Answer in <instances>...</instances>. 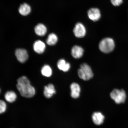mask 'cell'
Here are the masks:
<instances>
[{
  "label": "cell",
  "mask_w": 128,
  "mask_h": 128,
  "mask_svg": "<svg viewBox=\"0 0 128 128\" xmlns=\"http://www.w3.org/2000/svg\"><path fill=\"white\" fill-rule=\"evenodd\" d=\"M17 87L20 95L26 98L33 97L36 94L34 88L32 86L28 78L23 76L17 80Z\"/></svg>",
  "instance_id": "6da1fadb"
},
{
  "label": "cell",
  "mask_w": 128,
  "mask_h": 128,
  "mask_svg": "<svg viewBox=\"0 0 128 128\" xmlns=\"http://www.w3.org/2000/svg\"><path fill=\"white\" fill-rule=\"evenodd\" d=\"M78 73L80 78L85 81L92 79L94 76L90 67L85 63L81 64L80 68L78 70Z\"/></svg>",
  "instance_id": "3957f363"
},
{
  "label": "cell",
  "mask_w": 128,
  "mask_h": 128,
  "mask_svg": "<svg viewBox=\"0 0 128 128\" xmlns=\"http://www.w3.org/2000/svg\"><path fill=\"white\" fill-rule=\"evenodd\" d=\"M104 118V116L100 112H95L93 114L92 116L93 122L98 126L103 124Z\"/></svg>",
  "instance_id": "7c38bea8"
},
{
  "label": "cell",
  "mask_w": 128,
  "mask_h": 128,
  "mask_svg": "<svg viewBox=\"0 0 128 128\" xmlns=\"http://www.w3.org/2000/svg\"><path fill=\"white\" fill-rule=\"evenodd\" d=\"M17 96L16 93L13 91H8L4 95V98L7 102L10 103L14 102L17 98Z\"/></svg>",
  "instance_id": "2e32d148"
},
{
  "label": "cell",
  "mask_w": 128,
  "mask_h": 128,
  "mask_svg": "<svg viewBox=\"0 0 128 128\" xmlns=\"http://www.w3.org/2000/svg\"><path fill=\"white\" fill-rule=\"evenodd\" d=\"M70 89L72 97L74 98H79L80 92V88L79 85L76 83H73L70 86Z\"/></svg>",
  "instance_id": "8fae6325"
},
{
  "label": "cell",
  "mask_w": 128,
  "mask_h": 128,
  "mask_svg": "<svg viewBox=\"0 0 128 128\" xmlns=\"http://www.w3.org/2000/svg\"><path fill=\"white\" fill-rule=\"evenodd\" d=\"M115 46L114 41L112 38H104L100 42L99 48L102 52L108 54L112 52Z\"/></svg>",
  "instance_id": "7a4b0ae2"
},
{
  "label": "cell",
  "mask_w": 128,
  "mask_h": 128,
  "mask_svg": "<svg viewBox=\"0 0 128 128\" xmlns=\"http://www.w3.org/2000/svg\"><path fill=\"white\" fill-rule=\"evenodd\" d=\"M58 68L64 72L69 71L70 68V64L66 62L64 59H60L57 63Z\"/></svg>",
  "instance_id": "5bb4252c"
},
{
  "label": "cell",
  "mask_w": 128,
  "mask_h": 128,
  "mask_svg": "<svg viewBox=\"0 0 128 128\" xmlns=\"http://www.w3.org/2000/svg\"><path fill=\"white\" fill-rule=\"evenodd\" d=\"M58 40V38L56 35L55 34L52 33L49 34L48 36L46 42L49 46H52L55 45L56 44Z\"/></svg>",
  "instance_id": "e0dca14e"
},
{
  "label": "cell",
  "mask_w": 128,
  "mask_h": 128,
  "mask_svg": "<svg viewBox=\"0 0 128 128\" xmlns=\"http://www.w3.org/2000/svg\"><path fill=\"white\" fill-rule=\"evenodd\" d=\"M34 31L38 36H44L47 33V28L45 26L42 24H40L35 27Z\"/></svg>",
  "instance_id": "4fadbf2b"
},
{
  "label": "cell",
  "mask_w": 128,
  "mask_h": 128,
  "mask_svg": "<svg viewBox=\"0 0 128 128\" xmlns=\"http://www.w3.org/2000/svg\"><path fill=\"white\" fill-rule=\"evenodd\" d=\"M15 55L18 60L21 63L26 62L28 58V52L24 49H17L15 52Z\"/></svg>",
  "instance_id": "52a82bcc"
},
{
  "label": "cell",
  "mask_w": 128,
  "mask_h": 128,
  "mask_svg": "<svg viewBox=\"0 0 128 128\" xmlns=\"http://www.w3.org/2000/svg\"><path fill=\"white\" fill-rule=\"evenodd\" d=\"M56 93L55 87L52 84H49L47 86H45L44 94L46 98H50Z\"/></svg>",
  "instance_id": "30bf717a"
},
{
  "label": "cell",
  "mask_w": 128,
  "mask_h": 128,
  "mask_svg": "<svg viewBox=\"0 0 128 128\" xmlns=\"http://www.w3.org/2000/svg\"><path fill=\"white\" fill-rule=\"evenodd\" d=\"M88 17L93 22L98 20L101 16L100 11L97 8H92L88 11Z\"/></svg>",
  "instance_id": "8992f818"
},
{
  "label": "cell",
  "mask_w": 128,
  "mask_h": 128,
  "mask_svg": "<svg viewBox=\"0 0 128 128\" xmlns=\"http://www.w3.org/2000/svg\"><path fill=\"white\" fill-rule=\"evenodd\" d=\"M7 108V104L6 102L0 100V114L4 113L6 111Z\"/></svg>",
  "instance_id": "d6986e66"
},
{
  "label": "cell",
  "mask_w": 128,
  "mask_h": 128,
  "mask_svg": "<svg viewBox=\"0 0 128 128\" xmlns=\"http://www.w3.org/2000/svg\"><path fill=\"white\" fill-rule=\"evenodd\" d=\"M31 8L28 4H24L21 5L19 9V12L21 15L26 16L28 15L31 12Z\"/></svg>",
  "instance_id": "9a60e30c"
},
{
  "label": "cell",
  "mask_w": 128,
  "mask_h": 128,
  "mask_svg": "<svg viewBox=\"0 0 128 128\" xmlns=\"http://www.w3.org/2000/svg\"><path fill=\"white\" fill-rule=\"evenodd\" d=\"M0 92H1V90H0Z\"/></svg>",
  "instance_id": "44dd1931"
},
{
  "label": "cell",
  "mask_w": 128,
  "mask_h": 128,
  "mask_svg": "<svg viewBox=\"0 0 128 128\" xmlns=\"http://www.w3.org/2000/svg\"><path fill=\"white\" fill-rule=\"evenodd\" d=\"M41 72L43 76L47 77H49L52 75V69L50 66L47 65H45L42 67Z\"/></svg>",
  "instance_id": "ac0fdd59"
},
{
  "label": "cell",
  "mask_w": 128,
  "mask_h": 128,
  "mask_svg": "<svg viewBox=\"0 0 128 128\" xmlns=\"http://www.w3.org/2000/svg\"><path fill=\"white\" fill-rule=\"evenodd\" d=\"M73 32L76 38H81L86 36V28L82 23L79 22L76 23L74 28Z\"/></svg>",
  "instance_id": "5b68a950"
},
{
  "label": "cell",
  "mask_w": 128,
  "mask_h": 128,
  "mask_svg": "<svg viewBox=\"0 0 128 128\" xmlns=\"http://www.w3.org/2000/svg\"><path fill=\"white\" fill-rule=\"evenodd\" d=\"M84 52V50L83 48L79 46H75L72 49V55L75 58H81Z\"/></svg>",
  "instance_id": "9c48e42d"
},
{
  "label": "cell",
  "mask_w": 128,
  "mask_h": 128,
  "mask_svg": "<svg viewBox=\"0 0 128 128\" xmlns=\"http://www.w3.org/2000/svg\"><path fill=\"white\" fill-rule=\"evenodd\" d=\"M112 4L114 6H118L122 4L123 2V0H111Z\"/></svg>",
  "instance_id": "ffe728a7"
},
{
  "label": "cell",
  "mask_w": 128,
  "mask_h": 128,
  "mask_svg": "<svg viewBox=\"0 0 128 128\" xmlns=\"http://www.w3.org/2000/svg\"><path fill=\"white\" fill-rule=\"evenodd\" d=\"M110 97L117 104L124 103L126 99V94L124 90L114 89L110 94Z\"/></svg>",
  "instance_id": "277c9868"
},
{
  "label": "cell",
  "mask_w": 128,
  "mask_h": 128,
  "mask_svg": "<svg viewBox=\"0 0 128 128\" xmlns=\"http://www.w3.org/2000/svg\"><path fill=\"white\" fill-rule=\"evenodd\" d=\"M46 46L42 41L40 40L35 42L33 45V48L35 52L38 54H41L44 53L45 50Z\"/></svg>",
  "instance_id": "ba28073f"
}]
</instances>
